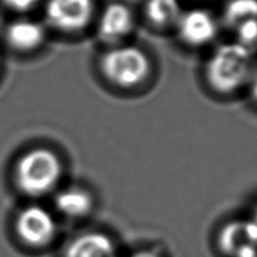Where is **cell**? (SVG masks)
Segmentation results:
<instances>
[{
    "instance_id": "6da1fadb",
    "label": "cell",
    "mask_w": 257,
    "mask_h": 257,
    "mask_svg": "<svg viewBox=\"0 0 257 257\" xmlns=\"http://www.w3.org/2000/svg\"><path fill=\"white\" fill-rule=\"evenodd\" d=\"M253 72L252 52L237 42L217 48L206 67L210 85L223 94L236 92L247 84Z\"/></svg>"
},
{
    "instance_id": "7a4b0ae2",
    "label": "cell",
    "mask_w": 257,
    "mask_h": 257,
    "mask_svg": "<svg viewBox=\"0 0 257 257\" xmlns=\"http://www.w3.org/2000/svg\"><path fill=\"white\" fill-rule=\"evenodd\" d=\"M62 162L53 151L34 148L19 160L15 180L23 192L38 197L54 190L62 178Z\"/></svg>"
},
{
    "instance_id": "3957f363",
    "label": "cell",
    "mask_w": 257,
    "mask_h": 257,
    "mask_svg": "<svg viewBox=\"0 0 257 257\" xmlns=\"http://www.w3.org/2000/svg\"><path fill=\"white\" fill-rule=\"evenodd\" d=\"M151 63L147 54L133 45L108 50L102 59V72L109 82L122 88L137 87L148 78Z\"/></svg>"
},
{
    "instance_id": "277c9868",
    "label": "cell",
    "mask_w": 257,
    "mask_h": 257,
    "mask_svg": "<svg viewBox=\"0 0 257 257\" xmlns=\"http://www.w3.org/2000/svg\"><path fill=\"white\" fill-rule=\"evenodd\" d=\"M17 232L23 242L33 247H43L54 238L57 223L47 208L28 206L17 218Z\"/></svg>"
},
{
    "instance_id": "5b68a950",
    "label": "cell",
    "mask_w": 257,
    "mask_h": 257,
    "mask_svg": "<svg viewBox=\"0 0 257 257\" xmlns=\"http://www.w3.org/2000/svg\"><path fill=\"white\" fill-rule=\"evenodd\" d=\"M47 19L54 28L65 32L83 29L93 15L92 0H48Z\"/></svg>"
},
{
    "instance_id": "8992f818",
    "label": "cell",
    "mask_w": 257,
    "mask_h": 257,
    "mask_svg": "<svg viewBox=\"0 0 257 257\" xmlns=\"http://www.w3.org/2000/svg\"><path fill=\"white\" fill-rule=\"evenodd\" d=\"M177 27L183 42L192 47L208 44L217 34V23L215 18L202 9H193L181 15Z\"/></svg>"
},
{
    "instance_id": "52a82bcc",
    "label": "cell",
    "mask_w": 257,
    "mask_h": 257,
    "mask_svg": "<svg viewBox=\"0 0 257 257\" xmlns=\"http://www.w3.org/2000/svg\"><path fill=\"white\" fill-rule=\"evenodd\" d=\"M135 20L130 8L120 3L109 4L99 20L98 33L104 42L115 43L127 37L133 29Z\"/></svg>"
},
{
    "instance_id": "ba28073f",
    "label": "cell",
    "mask_w": 257,
    "mask_h": 257,
    "mask_svg": "<svg viewBox=\"0 0 257 257\" xmlns=\"http://www.w3.org/2000/svg\"><path fill=\"white\" fill-rule=\"evenodd\" d=\"M64 257H118L113 241L98 232L84 233L74 238L65 250Z\"/></svg>"
},
{
    "instance_id": "9c48e42d",
    "label": "cell",
    "mask_w": 257,
    "mask_h": 257,
    "mask_svg": "<svg viewBox=\"0 0 257 257\" xmlns=\"http://www.w3.org/2000/svg\"><path fill=\"white\" fill-rule=\"evenodd\" d=\"M221 247L235 257L245 248L257 246V227L251 221H237L226 226L221 232Z\"/></svg>"
},
{
    "instance_id": "30bf717a",
    "label": "cell",
    "mask_w": 257,
    "mask_h": 257,
    "mask_svg": "<svg viewBox=\"0 0 257 257\" xmlns=\"http://www.w3.org/2000/svg\"><path fill=\"white\" fill-rule=\"evenodd\" d=\"M45 30L39 23L33 20H17L7 29V40L14 49L29 52L44 43Z\"/></svg>"
},
{
    "instance_id": "8fae6325",
    "label": "cell",
    "mask_w": 257,
    "mask_h": 257,
    "mask_svg": "<svg viewBox=\"0 0 257 257\" xmlns=\"http://www.w3.org/2000/svg\"><path fill=\"white\" fill-rule=\"evenodd\" d=\"M55 207L65 217H84L92 211L93 197L83 188L68 187L55 196Z\"/></svg>"
},
{
    "instance_id": "7c38bea8",
    "label": "cell",
    "mask_w": 257,
    "mask_h": 257,
    "mask_svg": "<svg viewBox=\"0 0 257 257\" xmlns=\"http://www.w3.org/2000/svg\"><path fill=\"white\" fill-rule=\"evenodd\" d=\"M147 17L153 24L166 27L176 23L181 18V5L178 0H147Z\"/></svg>"
},
{
    "instance_id": "4fadbf2b",
    "label": "cell",
    "mask_w": 257,
    "mask_h": 257,
    "mask_svg": "<svg viewBox=\"0 0 257 257\" xmlns=\"http://www.w3.org/2000/svg\"><path fill=\"white\" fill-rule=\"evenodd\" d=\"M257 19V0H231L225 9V20L230 27Z\"/></svg>"
},
{
    "instance_id": "5bb4252c",
    "label": "cell",
    "mask_w": 257,
    "mask_h": 257,
    "mask_svg": "<svg viewBox=\"0 0 257 257\" xmlns=\"http://www.w3.org/2000/svg\"><path fill=\"white\" fill-rule=\"evenodd\" d=\"M237 33V43L253 52L257 49V19L248 20L235 28Z\"/></svg>"
},
{
    "instance_id": "9a60e30c",
    "label": "cell",
    "mask_w": 257,
    "mask_h": 257,
    "mask_svg": "<svg viewBox=\"0 0 257 257\" xmlns=\"http://www.w3.org/2000/svg\"><path fill=\"white\" fill-rule=\"evenodd\" d=\"M8 7L12 9L18 10V12H25L34 7L38 3V0H4Z\"/></svg>"
},
{
    "instance_id": "2e32d148",
    "label": "cell",
    "mask_w": 257,
    "mask_h": 257,
    "mask_svg": "<svg viewBox=\"0 0 257 257\" xmlns=\"http://www.w3.org/2000/svg\"><path fill=\"white\" fill-rule=\"evenodd\" d=\"M235 257H257V246L245 248V250L241 251V252L237 253Z\"/></svg>"
},
{
    "instance_id": "e0dca14e",
    "label": "cell",
    "mask_w": 257,
    "mask_h": 257,
    "mask_svg": "<svg viewBox=\"0 0 257 257\" xmlns=\"http://www.w3.org/2000/svg\"><path fill=\"white\" fill-rule=\"evenodd\" d=\"M251 90H252V95L253 98L257 100V69H255L253 72L252 78H251Z\"/></svg>"
},
{
    "instance_id": "ac0fdd59",
    "label": "cell",
    "mask_w": 257,
    "mask_h": 257,
    "mask_svg": "<svg viewBox=\"0 0 257 257\" xmlns=\"http://www.w3.org/2000/svg\"><path fill=\"white\" fill-rule=\"evenodd\" d=\"M132 257H158L156 253L150 252V251H142V252H138L136 255H133Z\"/></svg>"
},
{
    "instance_id": "d6986e66",
    "label": "cell",
    "mask_w": 257,
    "mask_h": 257,
    "mask_svg": "<svg viewBox=\"0 0 257 257\" xmlns=\"http://www.w3.org/2000/svg\"><path fill=\"white\" fill-rule=\"evenodd\" d=\"M252 222L255 223V225H256V227H257V212L255 213V217L252 218Z\"/></svg>"
}]
</instances>
